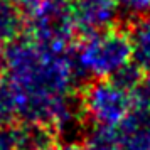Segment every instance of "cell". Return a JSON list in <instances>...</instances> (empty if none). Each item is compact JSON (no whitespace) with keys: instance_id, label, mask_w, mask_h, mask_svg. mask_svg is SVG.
<instances>
[{"instance_id":"obj_2","label":"cell","mask_w":150,"mask_h":150,"mask_svg":"<svg viewBox=\"0 0 150 150\" xmlns=\"http://www.w3.org/2000/svg\"><path fill=\"white\" fill-rule=\"evenodd\" d=\"M137 51H138V57L142 59L140 62H145V64L150 66V27H149V24L140 30Z\"/></svg>"},{"instance_id":"obj_1","label":"cell","mask_w":150,"mask_h":150,"mask_svg":"<svg viewBox=\"0 0 150 150\" xmlns=\"http://www.w3.org/2000/svg\"><path fill=\"white\" fill-rule=\"evenodd\" d=\"M98 91L93 95L91 106L98 116L103 120L113 122L125 111V95L116 86H98Z\"/></svg>"}]
</instances>
